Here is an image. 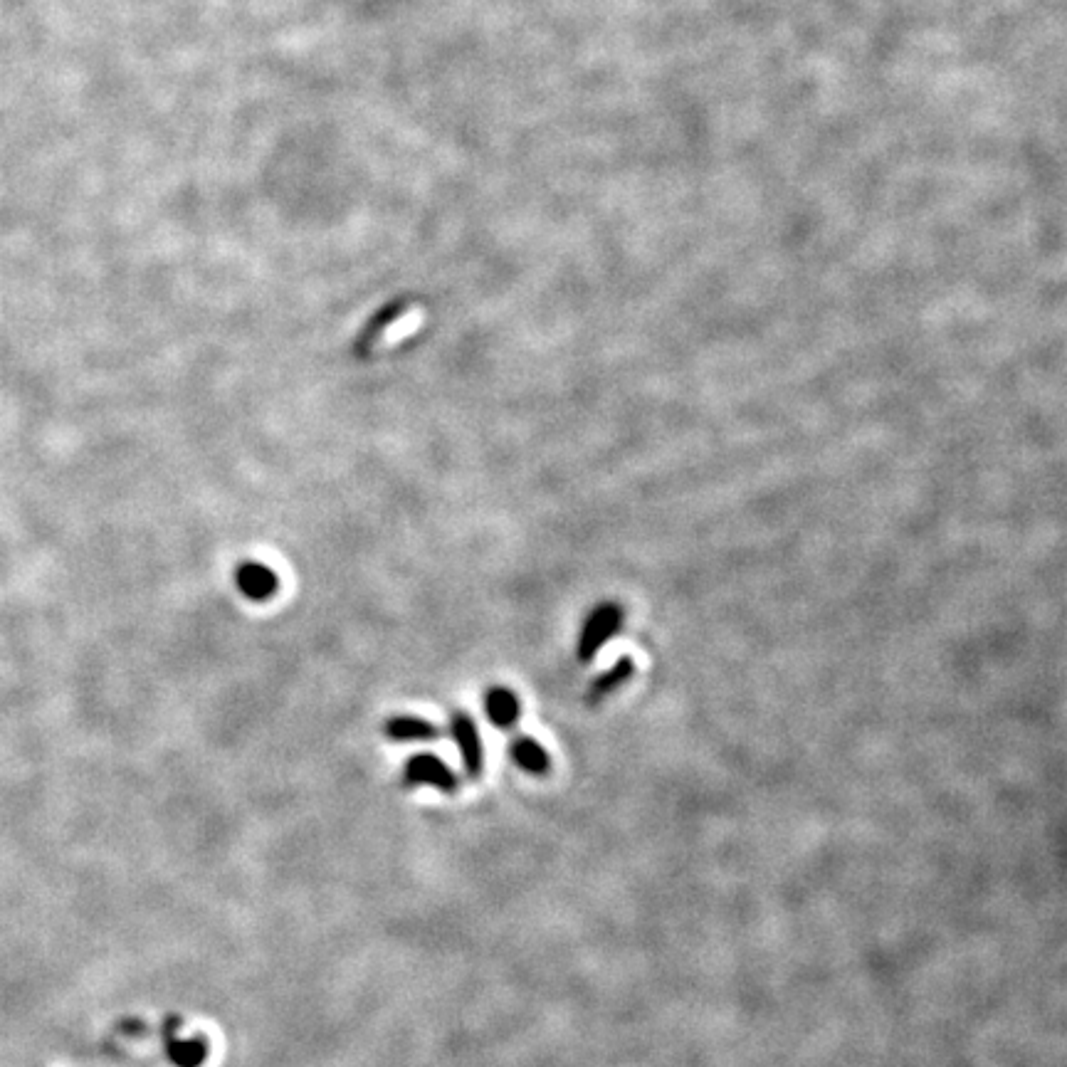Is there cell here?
<instances>
[{
  "instance_id": "cell-1",
  "label": "cell",
  "mask_w": 1067,
  "mask_h": 1067,
  "mask_svg": "<svg viewBox=\"0 0 1067 1067\" xmlns=\"http://www.w3.org/2000/svg\"><path fill=\"white\" fill-rule=\"evenodd\" d=\"M625 611L620 603H601V606L593 608L588 613L586 623H583L581 635H578V662L588 665V662L596 660V655L601 653L603 645L611 638H616L618 630L623 628Z\"/></svg>"
},
{
  "instance_id": "cell-2",
  "label": "cell",
  "mask_w": 1067,
  "mask_h": 1067,
  "mask_svg": "<svg viewBox=\"0 0 1067 1067\" xmlns=\"http://www.w3.org/2000/svg\"><path fill=\"white\" fill-rule=\"evenodd\" d=\"M403 786H433L443 793H457L460 779H457L455 771H452L440 756L415 754L408 759L406 769H403Z\"/></svg>"
},
{
  "instance_id": "cell-3",
  "label": "cell",
  "mask_w": 1067,
  "mask_h": 1067,
  "mask_svg": "<svg viewBox=\"0 0 1067 1067\" xmlns=\"http://www.w3.org/2000/svg\"><path fill=\"white\" fill-rule=\"evenodd\" d=\"M450 734L452 739H455L457 749H460L467 776H470V779H480L482 769H485V749H482V737L480 732H477V724L472 722L470 714H452Z\"/></svg>"
},
{
  "instance_id": "cell-4",
  "label": "cell",
  "mask_w": 1067,
  "mask_h": 1067,
  "mask_svg": "<svg viewBox=\"0 0 1067 1067\" xmlns=\"http://www.w3.org/2000/svg\"><path fill=\"white\" fill-rule=\"evenodd\" d=\"M235 586L240 588L245 598L250 601H270L272 596L280 588V578L275 571L265 564H255V561H245L235 569Z\"/></svg>"
},
{
  "instance_id": "cell-5",
  "label": "cell",
  "mask_w": 1067,
  "mask_h": 1067,
  "mask_svg": "<svg viewBox=\"0 0 1067 1067\" xmlns=\"http://www.w3.org/2000/svg\"><path fill=\"white\" fill-rule=\"evenodd\" d=\"M635 675V662L630 657H620L616 665L608 667L606 672H601L598 677H593L591 685L586 690V704L596 707L603 699L611 697L618 687H623L630 677Z\"/></svg>"
},
{
  "instance_id": "cell-6",
  "label": "cell",
  "mask_w": 1067,
  "mask_h": 1067,
  "mask_svg": "<svg viewBox=\"0 0 1067 1067\" xmlns=\"http://www.w3.org/2000/svg\"><path fill=\"white\" fill-rule=\"evenodd\" d=\"M485 712L499 729H512L522 717V704L509 687H490L485 695Z\"/></svg>"
},
{
  "instance_id": "cell-7",
  "label": "cell",
  "mask_w": 1067,
  "mask_h": 1067,
  "mask_svg": "<svg viewBox=\"0 0 1067 1067\" xmlns=\"http://www.w3.org/2000/svg\"><path fill=\"white\" fill-rule=\"evenodd\" d=\"M383 734L391 741H430L438 739L440 729L430 724L423 717H411V714H398L383 724Z\"/></svg>"
},
{
  "instance_id": "cell-8",
  "label": "cell",
  "mask_w": 1067,
  "mask_h": 1067,
  "mask_svg": "<svg viewBox=\"0 0 1067 1067\" xmlns=\"http://www.w3.org/2000/svg\"><path fill=\"white\" fill-rule=\"evenodd\" d=\"M509 756L522 771L532 776H546L551 769V759L544 746L532 737H517L509 744Z\"/></svg>"
},
{
  "instance_id": "cell-9",
  "label": "cell",
  "mask_w": 1067,
  "mask_h": 1067,
  "mask_svg": "<svg viewBox=\"0 0 1067 1067\" xmlns=\"http://www.w3.org/2000/svg\"><path fill=\"white\" fill-rule=\"evenodd\" d=\"M168 1058L176 1067H201L208 1058V1043L203 1038L168 1040Z\"/></svg>"
},
{
  "instance_id": "cell-10",
  "label": "cell",
  "mask_w": 1067,
  "mask_h": 1067,
  "mask_svg": "<svg viewBox=\"0 0 1067 1067\" xmlns=\"http://www.w3.org/2000/svg\"><path fill=\"white\" fill-rule=\"evenodd\" d=\"M403 309H406V304H391V307L383 309L381 314H376V317H373V322L369 324V327H366L364 331H361L359 341H356V349H354L356 354H359V356H369L371 346L376 344V339L383 334V329H386L391 322H396V319L401 317Z\"/></svg>"
}]
</instances>
